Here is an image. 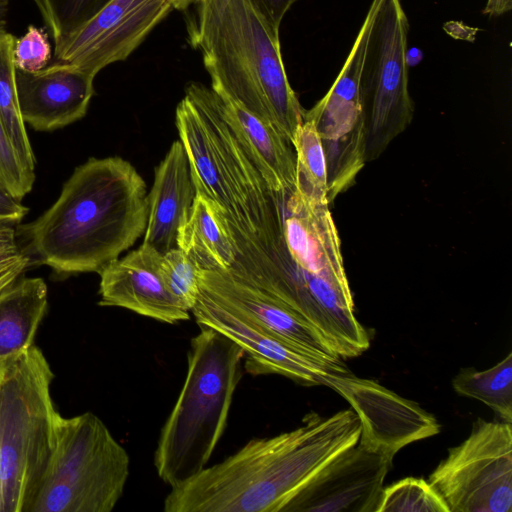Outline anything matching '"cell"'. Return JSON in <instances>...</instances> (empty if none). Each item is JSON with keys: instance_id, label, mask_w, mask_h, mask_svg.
I'll use <instances>...</instances> for the list:
<instances>
[{"instance_id": "obj_5", "label": "cell", "mask_w": 512, "mask_h": 512, "mask_svg": "<svg viewBox=\"0 0 512 512\" xmlns=\"http://www.w3.org/2000/svg\"><path fill=\"white\" fill-rule=\"evenodd\" d=\"M329 203L296 188L283 194L284 276L272 295L302 318L341 358L361 355L370 338L355 315L339 233Z\"/></svg>"}, {"instance_id": "obj_39", "label": "cell", "mask_w": 512, "mask_h": 512, "mask_svg": "<svg viewBox=\"0 0 512 512\" xmlns=\"http://www.w3.org/2000/svg\"><path fill=\"white\" fill-rule=\"evenodd\" d=\"M3 23H4V22H3L2 20H0V29H2V28H3Z\"/></svg>"}, {"instance_id": "obj_25", "label": "cell", "mask_w": 512, "mask_h": 512, "mask_svg": "<svg viewBox=\"0 0 512 512\" xmlns=\"http://www.w3.org/2000/svg\"><path fill=\"white\" fill-rule=\"evenodd\" d=\"M292 146L296 160L295 188L310 200L329 203L325 155L312 122L303 120Z\"/></svg>"}, {"instance_id": "obj_32", "label": "cell", "mask_w": 512, "mask_h": 512, "mask_svg": "<svg viewBox=\"0 0 512 512\" xmlns=\"http://www.w3.org/2000/svg\"><path fill=\"white\" fill-rule=\"evenodd\" d=\"M27 212L28 208L0 184V226H12L20 222Z\"/></svg>"}, {"instance_id": "obj_19", "label": "cell", "mask_w": 512, "mask_h": 512, "mask_svg": "<svg viewBox=\"0 0 512 512\" xmlns=\"http://www.w3.org/2000/svg\"><path fill=\"white\" fill-rule=\"evenodd\" d=\"M195 196L187 153L182 142L176 140L155 169L154 182L147 194L148 218L142 243L161 255L176 248L178 229Z\"/></svg>"}, {"instance_id": "obj_34", "label": "cell", "mask_w": 512, "mask_h": 512, "mask_svg": "<svg viewBox=\"0 0 512 512\" xmlns=\"http://www.w3.org/2000/svg\"><path fill=\"white\" fill-rule=\"evenodd\" d=\"M229 0H197L196 2V19H200L206 15L220 12Z\"/></svg>"}, {"instance_id": "obj_38", "label": "cell", "mask_w": 512, "mask_h": 512, "mask_svg": "<svg viewBox=\"0 0 512 512\" xmlns=\"http://www.w3.org/2000/svg\"><path fill=\"white\" fill-rule=\"evenodd\" d=\"M8 282L5 281V280H0V291L3 290L4 288H6L8 286Z\"/></svg>"}, {"instance_id": "obj_26", "label": "cell", "mask_w": 512, "mask_h": 512, "mask_svg": "<svg viewBox=\"0 0 512 512\" xmlns=\"http://www.w3.org/2000/svg\"><path fill=\"white\" fill-rule=\"evenodd\" d=\"M376 512H450L428 480L403 478L383 487Z\"/></svg>"}, {"instance_id": "obj_16", "label": "cell", "mask_w": 512, "mask_h": 512, "mask_svg": "<svg viewBox=\"0 0 512 512\" xmlns=\"http://www.w3.org/2000/svg\"><path fill=\"white\" fill-rule=\"evenodd\" d=\"M200 290L259 324L289 345L317 360L344 365L317 331L298 313L266 291L227 271H199Z\"/></svg>"}, {"instance_id": "obj_37", "label": "cell", "mask_w": 512, "mask_h": 512, "mask_svg": "<svg viewBox=\"0 0 512 512\" xmlns=\"http://www.w3.org/2000/svg\"><path fill=\"white\" fill-rule=\"evenodd\" d=\"M7 4H8V0H0V20H1V16L3 15V13L6 10Z\"/></svg>"}, {"instance_id": "obj_22", "label": "cell", "mask_w": 512, "mask_h": 512, "mask_svg": "<svg viewBox=\"0 0 512 512\" xmlns=\"http://www.w3.org/2000/svg\"><path fill=\"white\" fill-rule=\"evenodd\" d=\"M47 306L42 278H18L0 291V358L34 344Z\"/></svg>"}, {"instance_id": "obj_11", "label": "cell", "mask_w": 512, "mask_h": 512, "mask_svg": "<svg viewBox=\"0 0 512 512\" xmlns=\"http://www.w3.org/2000/svg\"><path fill=\"white\" fill-rule=\"evenodd\" d=\"M380 0H372L350 52L328 92L303 120L313 123L326 161L328 201L349 188L365 162V114L361 71L371 25Z\"/></svg>"}, {"instance_id": "obj_21", "label": "cell", "mask_w": 512, "mask_h": 512, "mask_svg": "<svg viewBox=\"0 0 512 512\" xmlns=\"http://www.w3.org/2000/svg\"><path fill=\"white\" fill-rule=\"evenodd\" d=\"M177 247L199 270L228 271L235 261L232 241L216 204L199 193L178 229Z\"/></svg>"}, {"instance_id": "obj_3", "label": "cell", "mask_w": 512, "mask_h": 512, "mask_svg": "<svg viewBox=\"0 0 512 512\" xmlns=\"http://www.w3.org/2000/svg\"><path fill=\"white\" fill-rule=\"evenodd\" d=\"M186 90L202 108L210 129L214 168L194 182L213 201L235 252L227 271L272 294L287 266L283 194L272 191L217 111L211 88L191 82Z\"/></svg>"}, {"instance_id": "obj_27", "label": "cell", "mask_w": 512, "mask_h": 512, "mask_svg": "<svg viewBox=\"0 0 512 512\" xmlns=\"http://www.w3.org/2000/svg\"><path fill=\"white\" fill-rule=\"evenodd\" d=\"M54 45L93 17L110 0H32Z\"/></svg>"}, {"instance_id": "obj_12", "label": "cell", "mask_w": 512, "mask_h": 512, "mask_svg": "<svg viewBox=\"0 0 512 512\" xmlns=\"http://www.w3.org/2000/svg\"><path fill=\"white\" fill-rule=\"evenodd\" d=\"M171 10L166 0H110L54 45L55 57L96 76L126 60Z\"/></svg>"}, {"instance_id": "obj_29", "label": "cell", "mask_w": 512, "mask_h": 512, "mask_svg": "<svg viewBox=\"0 0 512 512\" xmlns=\"http://www.w3.org/2000/svg\"><path fill=\"white\" fill-rule=\"evenodd\" d=\"M35 175L22 165L0 121V184L21 201L33 187Z\"/></svg>"}, {"instance_id": "obj_20", "label": "cell", "mask_w": 512, "mask_h": 512, "mask_svg": "<svg viewBox=\"0 0 512 512\" xmlns=\"http://www.w3.org/2000/svg\"><path fill=\"white\" fill-rule=\"evenodd\" d=\"M212 91L217 111L269 188L277 193L293 190L296 160L290 142L226 94Z\"/></svg>"}, {"instance_id": "obj_7", "label": "cell", "mask_w": 512, "mask_h": 512, "mask_svg": "<svg viewBox=\"0 0 512 512\" xmlns=\"http://www.w3.org/2000/svg\"><path fill=\"white\" fill-rule=\"evenodd\" d=\"M54 376L35 344L0 358V512H29L53 454Z\"/></svg>"}, {"instance_id": "obj_1", "label": "cell", "mask_w": 512, "mask_h": 512, "mask_svg": "<svg viewBox=\"0 0 512 512\" xmlns=\"http://www.w3.org/2000/svg\"><path fill=\"white\" fill-rule=\"evenodd\" d=\"M350 409L323 417L310 412L297 428L248 441L234 454L171 488L165 512H287L333 459L360 438Z\"/></svg>"}, {"instance_id": "obj_18", "label": "cell", "mask_w": 512, "mask_h": 512, "mask_svg": "<svg viewBox=\"0 0 512 512\" xmlns=\"http://www.w3.org/2000/svg\"><path fill=\"white\" fill-rule=\"evenodd\" d=\"M161 254L142 243L100 273V306L128 309L160 322L174 324L190 318L187 310L167 289L160 272Z\"/></svg>"}, {"instance_id": "obj_13", "label": "cell", "mask_w": 512, "mask_h": 512, "mask_svg": "<svg viewBox=\"0 0 512 512\" xmlns=\"http://www.w3.org/2000/svg\"><path fill=\"white\" fill-rule=\"evenodd\" d=\"M322 381L350 404L361 424L358 445L368 450L394 457L408 444L440 432L432 414L374 380L349 372L332 373Z\"/></svg>"}, {"instance_id": "obj_33", "label": "cell", "mask_w": 512, "mask_h": 512, "mask_svg": "<svg viewBox=\"0 0 512 512\" xmlns=\"http://www.w3.org/2000/svg\"><path fill=\"white\" fill-rule=\"evenodd\" d=\"M297 1L298 0H252L257 9L276 28H280L284 16Z\"/></svg>"}, {"instance_id": "obj_8", "label": "cell", "mask_w": 512, "mask_h": 512, "mask_svg": "<svg viewBox=\"0 0 512 512\" xmlns=\"http://www.w3.org/2000/svg\"><path fill=\"white\" fill-rule=\"evenodd\" d=\"M29 512H110L130 471L126 449L95 414L65 418Z\"/></svg>"}, {"instance_id": "obj_10", "label": "cell", "mask_w": 512, "mask_h": 512, "mask_svg": "<svg viewBox=\"0 0 512 512\" xmlns=\"http://www.w3.org/2000/svg\"><path fill=\"white\" fill-rule=\"evenodd\" d=\"M511 424L478 418L429 475L450 512H511Z\"/></svg>"}, {"instance_id": "obj_35", "label": "cell", "mask_w": 512, "mask_h": 512, "mask_svg": "<svg viewBox=\"0 0 512 512\" xmlns=\"http://www.w3.org/2000/svg\"><path fill=\"white\" fill-rule=\"evenodd\" d=\"M512 9V0H487L482 13L488 17H499Z\"/></svg>"}, {"instance_id": "obj_36", "label": "cell", "mask_w": 512, "mask_h": 512, "mask_svg": "<svg viewBox=\"0 0 512 512\" xmlns=\"http://www.w3.org/2000/svg\"><path fill=\"white\" fill-rule=\"evenodd\" d=\"M173 9L178 11L187 10L190 6L196 4L197 0H166Z\"/></svg>"}, {"instance_id": "obj_9", "label": "cell", "mask_w": 512, "mask_h": 512, "mask_svg": "<svg viewBox=\"0 0 512 512\" xmlns=\"http://www.w3.org/2000/svg\"><path fill=\"white\" fill-rule=\"evenodd\" d=\"M409 20L401 0H380L362 71L365 114V162L379 158L414 117L407 61Z\"/></svg>"}, {"instance_id": "obj_23", "label": "cell", "mask_w": 512, "mask_h": 512, "mask_svg": "<svg viewBox=\"0 0 512 512\" xmlns=\"http://www.w3.org/2000/svg\"><path fill=\"white\" fill-rule=\"evenodd\" d=\"M15 37L0 29V121L22 163L34 173L35 157L22 118L15 80Z\"/></svg>"}, {"instance_id": "obj_6", "label": "cell", "mask_w": 512, "mask_h": 512, "mask_svg": "<svg viewBox=\"0 0 512 512\" xmlns=\"http://www.w3.org/2000/svg\"><path fill=\"white\" fill-rule=\"evenodd\" d=\"M244 357L215 329L200 326L191 339L186 377L154 453L157 474L171 488L207 467L226 429Z\"/></svg>"}, {"instance_id": "obj_28", "label": "cell", "mask_w": 512, "mask_h": 512, "mask_svg": "<svg viewBox=\"0 0 512 512\" xmlns=\"http://www.w3.org/2000/svg\"><path fill=\"white\" fill-rule=\"evenodd\" d=\"M199 271L188 255L178 247L161 255V278L170 293L189 311L200 292Z\"/></svg>"}, {"instance_id": "obj_24", "label": "cell", "mask_w": 512, "mask_h": 512, "mask_svg": "<svg viewBox=\"0 0 512 512\" xmlns=\"http://www.w3.org/2000/svg\"><path fill=\"white\" fill-rule=\"evenodd\" d=\"M456 393L479 400L499 419L512 423V353L483 371L463 368L452 380Z\"/></svg>"}, {"instance_id": "obj_15", "label": "cell", "mask_w": 512, "mask_h": 512, "mask_svg": "<svg viewBox=\"0 0 512 512\" xmlns=\"http://www.w3.org/2000/svg\"><path fill=\"white\" fill-rule=\"evenodd\" d=\"M393 458L357 443L327 464L287 512H376Z\"/></svg>"}, {"instance_id": "obj_2", "label": "cell", "mask_w": 512, "mask_h": 512, "mask_svg": "<svg viewBox=\"0 0 512 512\" xmlns=\"http://www.w3.org/2000/svg\"><path fill=\"white\" fill-rule=\"evenodd\" d=\"M146 184L121 157L90 158L56 202L20 227L29 253L57 273H100L144 235Z\"/></svg>"}, {"instance_id": "obj_30", "label": "cell", "mask_w": 512, "mask_h": 512, "mask_svg": "<svg viewBox=\"0 0 512 512\" xmlns=\"http://www.w3.org/2000/svg\"><path fill=\"white\" fill-rule=\"evenodd\" d=\"M51 46L43 28L29 25L26 33L15 38L13 60L16 69L35 72L48 66Z\"/></svg>"}, {"instance_id": "obj_14", "label": "cell", "mask_w": 512, "mask_h": 512, "mask_svg": "<svg viewBox=\"0 0 512 512\" xmlns=\"http://www.w3.org/2000/svg\"><path fill=\"white\" fill-rule=\"evenodd\" d=\"M199 326L222 333L245 352L246 371L254 376L278 374L305 386L323 385L329 374H346L344 365L329 364L289 345L242 313L200 290L190 311Z\"/></svg>"}, {"instance_id": "obj_31", "label": "cell", "mask_w": 512, "mask_h": 512, "mask_svg": "<svg viewBox=\"0 0 512 512\" xmlns=\"http://www.w3.org/2000/svg\"><path fill=\"white\" fill-rule=\"evenodd\" d=\"M29 263L30 258L18 245L12 226H0V279L19 277Z\"/></svg>"}, {"instance_id": "obj_17", "label": "cell", "mask_w": 512, "mask_h": 512, "mask_svg": "<svg viewBox=\"0 0 512 512\" xmlns=\"http://www.w3.org/2000/svg\"><path fill=\"white\" fill-rule=\"evenodd\" d=\"M95 76L73 63L57 61L27 72L15 68L22 118L38 131H51L81 119L94 94Z\"/></svg>"}, {"instance_id": "obj_4", "label": "cell", "mask_w": 512, "mask_h": 512, "mask_svg": "<svg viewBox=\"0 0 512 512\" xmlns=\"http://www.w3.org/2000/svg\"><path fill=\"white\" fill-rule=\"evenodd\" d=\"M188 34L211 89L273 125L292 145L305 109L286 74L279 28L252 0H229L220 12L193 20Z\"/></svg>"}]
</instances>
